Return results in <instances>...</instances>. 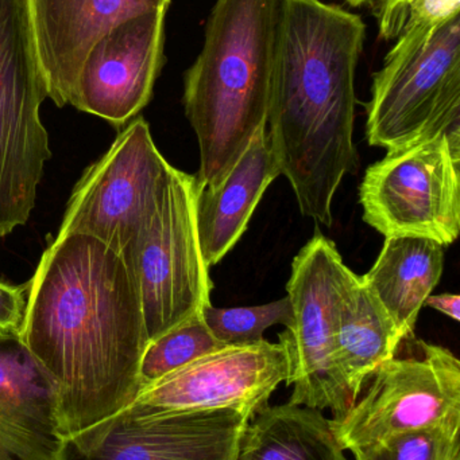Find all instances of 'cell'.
<instances>
[{
  "label": "cell",
  "instance_id": "obj_4",
  "mask_svg": "<svg viewBox=\"0 0 460 460\" xmlns=\"http://www.w3.org/2000/svg\"><path fill=\"white\" fill-rule=\"evenodd\" d=\"M366 139L392 151L460 132V15L407 21L366 104Z\"/></svg>",
  "mask_w": 460,
  "mask_h": 460
},
{
  "label": "cell",
  "instance_id": "obj_26",
  "mask_svg": "<svg viewBox=\"0 0 460 460\" xmlns=\"http://www.w3.org/2000/svg\"><path fill=\"white\" fill-rule=\"evenodd\" d=\"M424 305L435 308L454 321H460V296L456 294L429 295Z\"/></svg>",
  "mask_w": 460,
  "mask_h": 460
},
{
  "label": "cell",
  "instance_id": "obj_22",
  "mask_svg": "<svg viewBox=\"0 0 460 460\" xmlns=\"http://www.w3.org/2000/svg\"><path fill=\"white\" fill-rule=\"evenodd\" d=\"M356 460H460V426H432L393 435L354 453Z\"/></svg>",
  "mask_w": 460,
  "mask_h": 460
},
{
  "label": "cell",
  "instance_id": "obj_16",
  "mask_svg": "<svg viewBox=\"0 0 460 460\" xmlns=\"http://www.w3.org/2000/svg\"><path fill=\"white\" fill-rule=\"evenodd\" d=\"M278 177L266 126H262L216 188H199L197 233L208 268L237 245L265 191Z\"/></svg>",
  "mask_w": 460,
  "mask_h": 460
},
{
  "label": "cell",
  "instance_id": "obj_6",
  "mask_svg": "<svg viewBox=\"0 0 460 460\" xmlns=\"http://www.w3.org/2000/svg\"><path fill=\"white\" fill-rule=\"evenodd\" d=\"M432 426H460V361L443 348L410 335L370 378L361 400L331 420L345 451Z\"/></svg>",
  "mask_w": 460,
  "mask_h": 460
},
{
  "label": "cell",
  "instance_id": "obj_15",
  "mask_svg": "<svg viewBox=\"0 0 460 460\" xmlns=\"http://www.w3.org/2000/svg\"><path fill=\"white\" fill-rule=\"evenodd\" d=\"M59 389L21 334L0 330V460H59Z\"/></svg>",
  "mask_w": 460,
  "mask_h": 460
},
{
  "label": "cell",
  "instance_id": "obj_11",
  "mask_svg": "<svg viewBox=\"0 0 460 460\" xmlns=\"http://www.w3.org/2000/svg\"><path fill=\"white\" fill-rule=\"evenodd\" d=\"M253 418L245 408L157 412L132 402L67 438L59 460H234Z\"/></svg>",
  "mask_w": 460,
  "mask_h": 460
},
{
  "label": "cell",
  "instance_id": "obj_7",
  "mask_svg": "<svg viewBox=\"0 0 460 460\" xmlns=\"http://www.w3.org/2000/svg\"><path fill=\"white\" fill-rule=\"evenodd\" d=\"M46 97L24 0H0V238L35 207L51 156L40 118Z\"/></svg>",
  "mask_w": 460,
  "mask_h": 460
},
{
  "label": "cell",
  "instance_id": "obj_8",
  "mask_svg": "<svg viewBox=\"0 0 460 460\" xmlns=\"http://www.w3.org/2000/svg\"><path fill=\"white\" fill-rule=\"evenodd\" d=\"M196 175L172 166L150 226L127 262L142 305L149 342L202 315L211 280L197 233Z\"/></svg>",
  "mask_w": 460,
  "mask_h": 460
},
{
  "label": "cell",
  "instance_id": "obj_9",
  "mask_svg": "<svg viewBox=\"0 0 460 460\" xmlns=\"http://www.w3.org/2000/svg\"><path fill=\"white\" fill-rule=\"evenodd\" d=\"M364 221L389 237L446 246L460 233V132L392 151L359 186Z\"/></svg>",
  "mask_w": 460,
  "mask_h": 460
},
{
  "label": "cell",
  "instance_id": "obj_25",
  "mask_svg": "<svg viewBox=\"0 0 460 460\" xmlns=\"http://www.w3.org/2000/svg\"><path fill=\"white\" fill-rule=\"evenodd\" d=\"M412 0H381L378 24L380 37L385 40H394L401 34L408 19V7Z\"/></svg>",
  "mask_w": 460,
  "mask_h": 460
},
{
  "label": "cell",
  "instance_id": "obj_13",
  "mask_svg": "<svg viewBox=\"0 0 460 460\" xmlns=\"http://www.w3.org/2000/svg\"><path fill=\"white\" fill-rule=\"evenodd\" d=\"M165 13L124 22L84 59L70 104L123 127L150 102L164 61Z\"/></svg>",
  "mask_w": 460,
  "mask_h": 460
},
{
  "label": "cell",
  "instance_id": "obj_17",
  "mask_svg": "<svg viewBox=\"0 0 460 460\" xmlns=\"http://www.w3.org/2000/svg\"><path fill=\"white\" fill-rule=\"evenodd\" d=\"M445 270V249L419 237L386 238L365 286L374 295L402 338L415 334L421 308Z\"/></svg>",
  "mask_w": 460,
  "mask_h": 460
},
{
  "label": "cell",
  "instance_id": "obj_1",
  "mask_svg": "<svg viewBox=\"0 0 460 460\" xmlns=\"http://www.w3.org/2000/svg\"><path fill=\"white\" fill-rule=\"evenodd\" d=\"M22 340L59 389L65 439L129 407L149 343L121 254L81 233L57 235L29 281Z\"/></svg>",
  "mask_w": 460,
  "mask_h": 460
},
{
  "label": "cell",
  "instance_id": "obj_14",
  "mask_svg": "<svg viewBox=\"0 0 460 460\" xmlns=\"http://www.w3.org/2000/svg\"><path fill=\"white\" fill-rule=\"evenodd\" d=\"M48 97L70 104L84 59L105 34L149 13H167L170 0H24Z\"/></svg>",
  "mask_w": 460,
  "mask_h": 460
},
{
  "label": "cell",
  "instance_id": "obj_5",
  "mask_svg": "<svg viewBox=\"0 0 460 460\" xmlns=\"http://www.w3.org/2000/svg\"><path fill=\"white\" fill-rule=\"evenodd\" d=\"M359 276L343 261L334 241L316 232L292 262L286 296L293 323L278 342L289 359V404L329 410L334 420L356 404L337 364L340 308Z\"/></svg>",
  "mask_w": 460,
  "mask_h": 460
},
{
  "label": "cell",
  "instance_id": "obj_20",
  "mask_svg": "<svg viewBox=\"0 0 460 460\" xmlns=\"http://www.w3.org/2000/svg\"><path fill=\"white\" fill-rule=\"evenodd\" d=\"M224 346L213 337L202 315L178 324L146 346L140 359V389Z\"/></svg>",
  "mask_w": 460,
  "mask_h": 460
},
{
  "label": "cell",
  "instance_id": "obj_21",
  "mask_svg": "<svg viewBox=\"0 0 460 460\" xmlns=\"http://www.w3.org/2000/svg\"><path fill=\"white\" fill-rule=\"evenodd\" d=\"M203 321L223 345H246L264 341V332L275 324L286 329L293 323V308L288 296L253 307L218 308L207 305Z\"/></svg>",
  "mask_w": 460,
  "mask_h": 460
},
{
  "label": "cell",
  "instance_id": "obj_24",
  "mask_svg": "<svg viewBox=\"0 0 460 460\" xmlns=\"http://www.w3.org/2000/svg\"><path fill=\"white\" fill-rule=\"evenodd\" d=\"M460 15V0H412L407 21L439 24Z\"/></svg>",
  "mask_w": 460,
  "mask_h": 460
},
{
  "label": "cell",
  "instance_id": "obj_27",
  "mask_svg": "<svg viewBox=\"0 0 460 460\" xmlns=\"http://www.w3.org/2000/svg\"><path fill=\"white\" fill-rule=\"evenodd\" d=\"M351 7H361V5L373 4L375 0H345Z\"/></svg>",
  "mask_w": 460,
  "mask_h": 460
},
{
  "label": "cell",
  "instance_id": "obj_2",
  "mask_svg": "<svg viewBox=\"0 0 460 460\" xmlns=\"http://www.w3.org/2000/svg\"><path fill=\"white\" fill-rule=\"evenodd\" d=\"M366 24L321 0H283L270 80L266 131L300 212L332 226V201L356 174V73Z\"/></svg>",
  "mask_w": 460,
  "mask_h": 460
},
{
  "label": "cell",
  "instance_id": "obj_3",
  "mask_svg": "<svg viewBox=\"0 0 460 460\" xmlns=\"http://www.w3.org/2000/svg\"><path fill=\"white\" fill-rule=\"evenodd\" d=\"M283 0H216L204 46L184 77V108L199 143V188H216L266 126Z\"/></svg>",
  "mask_w": 460,
  "mask_h": 460
},
{
  "label": "cell",
  "instance_id": "obj_12",
  "mask_svg": "<svg viewBox=\"0 0 460 460\" xmlns=\"http://www.w3.org/2000/svg\"><path fill=\"white\" fill-rule=\"evenodd\" d=\"M288 378L285 348L264 340L212 351L140 389L134 402L157 412L245 408L256 415Z\"/></svg>",
  "mask_w": 460,
  "mask_h": 460
},
{
  "label": "cell",
  "instance_id": "obj_18",
  "mask_svg": "<svg viewBox=\"0 0 460 460\" xmlns=\"http://www.w3.org/2000/svg\"><path fill=\"white\" fill-rule=\"evenodd\" d=\"M234 460L348 459L321 411L286 402L254 415Z\"/></svg>",
  "mask_w": 460,
  "mask_h": 460
},
{
  "label": "cell",
  "instance_id": "obj_23",
  "mask_svg": "<svg viewBox=\"0 0 460 460\" xmlns=\"http://www.w3.org/2000/svg\"><path fill=\"white\" fill-rule=\"evenodd\" d=\"M29 283L10 286L0 283V330L22 334L26 319Z\"/></svg>",
  "mask_w": 460,
  "mask_h": 460
},
{
  "label": "cell",
  "instance_id": "obj_19",
  "mask_svg": "<svg viewBox=\"0 0 460 460\" xmlns=\"http://www.w3.org/2000/svg\"><path fill=\"white\" fill-rule=\"evenodd\" d=\"M402 340L359 276L340 308L337 330L338 367L356 402L375 370L394 356Z\"/></svg>",
  "mask_w": 460,
  "mask_h": 460
},
{
  "label": "cell",
  "instance_id": "obj_10",
  "mask_svg": "<svg viewBox=\"0 0 460 460\" xmlns=\"http://www.w3.org/2000/svg\"><path fill=\"white\" fill-rule=\"evenodd\" d=\"M170 169L149 124L135 119L75 186L59 235H92L127 264L150 226Z\"/></svg>",
  "mask_w": 460,
  "mask_h": 460
}]
</instances>
